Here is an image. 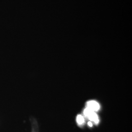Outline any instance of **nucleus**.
Instances as JSON below:
<instances>
[{
  "label": "nucleus",
  "instance_id": "1",
  "mask_svg": "<svg viewBox=\"0 0 132 132\" xmlns=\"http://www.w3.org/2000/svg\"><path fill=\"white\" fill-rule=\"evenodd\" d=\"M87 108L93 111H97L100 108L99 104L95 101H90L87 103Z\"/></svg>",
  "mask_w": 132,
  "mask_h": 132
},
{
  "label": "nucleus",
  "instance_id": "2",
  "mask_svg": "<svg viewBox=\"0 0 132 132\" xmlns=\"http://www.w3.org/2000/svg\"><path fill=\"white\" fill-rule=\"evenodd\" d=\"M88 118H89L90 121H94L96 124L98 123L99 122V119H98V116L96 113H95L94 112H93L91 114H90Z\"/></svg>",
  "mask_w": 132,
  "mask_h": 132
},
{
  "label": "nucleus",
  "instance_id": "3",
  "mask_svg": "<svg viewBox=\"0 0 132 132\" xmlns=\"http://www.w3.org/2000/svg\"><path fill=\"white\" fill-rule=\"evenodd\" d=\"M77 122L79 124H82L84 122V119L81 115H78L76 118Z\"/></svg>",
  "mask_w": 132,
  "mask_h": 132
},
{
  "label": "nucleus",
  "instance_id": "4",
  "mask_svg": "<svg viewBox=\"0 0 132 132\" xmlns=\"http://www.w3.org/2000/svg\"><path fill=\"white\" fill-rule=\"evenodd\" d=\"M94 112V111H93L90 110L89 109L87 108L85 109V110H84V114L85 117H88L89 116V115H90V114H91V113H92L93 112Z\"/></svg>",
  "mask_w": 132,
  "mask_h": 132
},
{
  "label": "nucleus",
  "instance_id": "5",
  "mask_svg": "<svg viewBox=\"0 0 132 132\" xmlns=\"http://www.w3.org/2000/svg\"><path fill=\"white\" fill-rule=\"evenodd\" d=\"M88 125H89V126H90V127H92V126H93L92 123L90 121H89V122H88Z\"/></svg>",
  "mask_w": 132,
  "mask_h": 132
}]
</instances>
